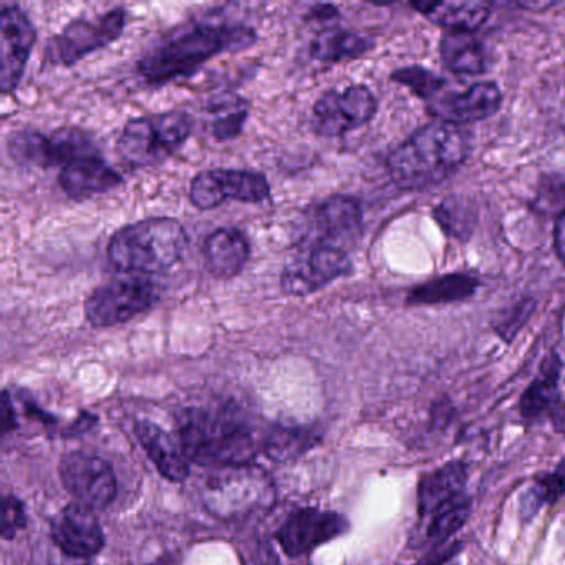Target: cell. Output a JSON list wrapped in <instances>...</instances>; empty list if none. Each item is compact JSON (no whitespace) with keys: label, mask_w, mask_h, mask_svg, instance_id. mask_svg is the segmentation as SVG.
<instances>
[{"label":"cell","mask_w":565,"mask_h":565,"mask_svg":"<svg viewBox=\"0 0 565 565\" xmlns=\"http://www.w3.org/2000/svg\"><path fill=\"white\" fill-rule=\"evenodd\" d=\"M256 42L254 28L211 11L158 42L137 62V71L148 85L163 87L178 78L193 77L217 55L246 51Z\"/></svg>","instance_id":"6da1fadb"},{"label":"cell","mask_w":565,"mask_h":565,"mask_svg":"<svg viewBox=\"0 0 565 565\" xmlns=\"http://www.w3.org/2000/svg\"><path fill=\"white\" fill-rule=\"evenodd\" d=\"M178 428L188 459L203 468L253 465L263 451L264 433L257 431L236 406L186 408L178 419Z\"/></svg>","instance_id":"7a4b0ae2"},{"label":"cell","mask_w":565,"mask_h":565,"mask_svg":"<svg viewBox=\"0 0 565 565\" xmlns=\"http://www.w3.org/2000/svg\"><path fill=\"white\" fill-rule=\"evenodd\" d=\"M471 141L459 125L431 121L386 157V170L402 190L438 186L468 160Z\"/></svg>","instance_id":"3957f363"},{"label":"cell","mask_w":565,"mask_h":565,"mask_svg":"<svg viewBox=\"0 0 565 565\" xmlns=\"http://www.w3.org/2000/svg\"><path fill=\"white\" fill-rule=\"evenodd\" d=\"M188 244L190 237L180 221L153 216L118 230L108 241L107 257L120 273L160 276L183 260Z\"/></svg>","instance_id":"277c9868"},{"label":"cell","mask_w":565,"mask_h":565,"mask_svg":"<svg viewBox=\"0 0 565 565\" xmlns=\"http://www.w3.org/2000/svg\"><path fill=\"white\" fill-rule=\"evenodd\" d=\"M186 110H168L127 121L117 141L121 160L131 168H150L173 157L193 134Z\"/></svg>","instance_id":"5b68a950"},{"label":"cell","mask_w":565,"mask_h":565,"mask_svg":"<svg viewBox=\"0 0 565 565\" xmlns=\"http://www.w3.org/2000/svg\"><path fill=\"white\" fill-rule=\"evenodd\" d=\"M204 508L221 521H243L273 501V486L256 466L211 469L200 488Z\"/></svg>","instance_id":"8992f818"},{"label":"cell","mask_w":565,"mask_h":565,"mask_svg":"<svg viewBox=\"0 0 565 565\" xmlns=\"http://www.w3.org/2000/svg\"><path fill=\"white\" fill-rule=\"evenodd\" d=\"M363 233V210L359 200L335 194L310 204L294 227V247L329 246L349 250Z\"/></svg>","instance_id":"52a82bcc"},{"label":"cell","mask_w":565,"mask_h":565,"mask_svg":"<svg viewBox=\"0 0 565 565\" xmlns=\"http://www.w3.org/2000/svg\"><path fill=\"white\" fill-rule=\"evenodd\" d=\"M8 154L22 167L65 168L84 158L104 157L88 131L62 127L52 135L38 130L14 131L8 138Z\"/></svg>","instance_id":"ba28073f"},{"label":"cell","mask_w":565,"mask_h":565,"mask_svg":"<svg viewBox=\"0 0 565 565\" xmlns=\"http://www.w3.org/2000/svg\"><path fill=\"white\" fill-rule=\"evenodd\" d=\"M161 299V287L145 276L125 277L102 284L88 294L85 320L97 330L124 326L153 309Z\"/></svg>","instance_id":"9c48e42d"},{"label":"cell","mask_w":565,"mask_h":565,"mask_svg":"<svg viewBox=\"0 0 565 565\" xmlns=\"http://www.w3.org/2000/svg\"><path fill=\"white\" fill-rule=\"evenodd\" d=\"M127 22L125 8H114L97 19H74L57 35L49 39L44 64L49 67H75L88 55L115 44L124 35Z\"/></svg>","instance_id":"30bf717a"},{"label":"cell","mask_w":565,"mask_h":565,"mask_svg":"<svg viewBox=\"0 0 565 565\" xmlns=\"http://www.w3.org/2000/svg\"><path fill=\"white\" fill-rule=\"evenodd\" d=\"M353 273L349 250L329 246L299 247L280 273L286 296L307 297Z\"/></svg>","instance_id":"8fae6325"},{"label":"cell","mask_w":565,"mask_h":565,"mask_svg":"<svg viewBox=\"0 0 565 565\" xmlns=\"http://www.w3.org/2000/svg\"><path fill=\"white\" fill-rule=\"evenodd\" d=\"M269 181L259 171L204 170L194 174L190 183V203L198 211H213L226 201L263 204L270 200Z\"/></svg>","instance_id":"7c38bea8"},{"label":"cell","mask_w":565,"mask_h":565,"mask_svg":"<svg viewBox=\"0 0 565 565\" xmlns=\"http://www.w3.org/2000/svg\"><path fill=\"white\" fill-rule=\"evenodd\" d=\"M379 100L366 85L327 90L312 107V130L319 137L337 138L365 127L375 118Z\"/></svg>","instance_id":"4fadbf2b"},{"label":"cell","mask_w":565,"mask_h":565,"mask_svg":"<svg viewBox=\"0 0 565 565\" xmlns=\"http://www.w3.org/2000/svg\"><path fill=\"white\" fill-rule=\"evenodd\" d=\"M58 476L75 502L92 511L108 508L117 498V476L100 456L68 452L58 462Z\"/></svg>","instance_id":"5bb4252c"},{"label":"cell","mask_w":565,"mask_h":565,"mask_svg":"<svg viewBox=\"0 0 565 565\" xmlns=\"http://www.w3.org/2000/svg\"><path fill=\"white\" fill-rule=\"evenodd\" d=\"M38 42V29L28 12L18 4L0 11V90L14 94L24 78Z\"/></svg>","instance_id":"9a60e30c"},{"label":"cell","mask_w":565,"mask_h":565,"mask_svg":"<svg viewBox=\"0 0 565 565\" xmlns=\"http://www.w3.org/2000/svg\"><path fill=\"white\" fill-rule=\"evenodd\" d=\"M347 531L349 521L342 514L306 508L286 519L277 531V541L289 557H302Z\"/></svg>","instance_id":"2e32d148"},{"label":"cell","mask_w":565,"mask_h":565,"mask_svg":"<svg viewBox=\"0 0 565 565\" xmlns=\"http://www.w3.org/2000/svg\"><path fill=\"white\" fill-rule=\"evenodd\" d=\"M501 104V88L492 82H479L466 90L451 92L443 88L428 102V110L438 121L452 125L475 124L498 114Z\"/></svg>","instance_id":"e0dca14e"},{"label":"cell","mask_w":565,"mask_h":565,"mask_svg":"<svg viewBox=\"0 0 565 565\" xmlns=\"http://www.w3.org/2000/svg\"><path fill=\"white\" fill-rule=\"evenodd\" d=\"M52 541L64 554L92 558L104 548L105 534L92 509L72 502L65 505L51 524Z\"/></svg>","instance_id":"ac0fdd59"},{"label":"cell","mask_w":565,"mask_h":565,"mask_svg":"<svg viewBox=\"0 0 565 565\" xmlns=\"http://www.w3.org/2000/svg\"><path fill=\"white\" fill-rule=\"evenodd\" d=\"M250 254L249 237L239 227H217L203 243L204 266L214 279L230 280L239 276L246 269Z\"/></svg>","instance_id":"d6986e66"},{"label":"cell","mask_w":565,"mask_h":565,"mask_svg":"<svg viewBox=\"0 0 565 565\" xmlns=\"http://www.w3.org/2000/svg\"><path fill=\"white\" fill-rule=\"evenodd\" d=\"M57 183L71 200L85 201L117 190L125 180L104 157H92L62 168Z\"/></svg>","instance_id":"ffe728a7"},{"label":"cell","mask_w":565,"mask_h":565,"mask_svg":"<svg viewBox=\"0 0 565 565\" xmlns=\"http://www.w3.org/2000/svg\"><path fill=\"white\" fill-rule=\"evenodd\" d=\"M135 435L163 478L173 482L186 481L190 476V459L183 446L178 445L170 433L150 419H137Z\"/></svg>","instance_id":"44dd1931"},{"label":"cell","mask_w":565,"mask_h":565,"mask_svg":"<svg viewBox=\"0 0 565 565\" xmlns=\"http://www.w3.org/2000/svg\"><path fill=\"white\" fill-rule=\"evenodd\" d=\"M373 47L375 42L372 39L335 24L319 32L310 44L309 52L312 61L323 65H335L363 57Z\"/></svg>","instance_id":"7402d4cb"},{"label":"cell","mask_w":565,"mask_h":565,"mask_svg":"<svg viewBox=\"0 0 565 565\" xmlns=\"http://www.w3.org/2000/svg\"><path fill=\"white\" fill-rule=\"evenodd\" d=\"M413 9L425 15L433 24L441 25L448 32H472L478 31L489 15L492 6L489 2H418Z\"/></svg>","instance_id":"603a6c76"},{"label":"cell","mask_w":565,"mask_h":565,"mask_svg":"<svg viewBox=\"0 0 565 565\" xmlns=\"http://www.w3.org/2000/svg\"><path fill=\"white\" fill-rule=\"evenodd\" d=\"M468 471L462 462L452 461L423 476L418 484V509L422 518H431L443 504L465 492Z\"/></svg>","instance_id":"cb8c5ba5"},{"label":"cell","mask_w":565,"mask_h":565,"mask_svg":"<svg viewBox=\"0 0 565 565\" xmlns=\"http://www.w3.org/2000/svg\"><path fill=\"white\" fill-rule=\"evenodd\" d=\"M562 362L557 353H548L542 362L541 370L534 382L527 386L521 398L522 418L539 419L554 412L558 405V380H561Z\"/></svg>","instance_id":"d4e9b609"},{"label":"cell","mask_w":565,"mask_h":565,"mask_svg":"<svg viewBox=\"0 0 565 565\" xmlns=\"http://www.w3.org/2000/svg\"><path fill=\"white\" fill-rule=\"evenodd\" d=\"M443 64L456 75H481L486 71L484 45L468 32H448L439 44Z\"/></svg>","instance_id":"484cf974"},{"label":"cell","mask_w":565,"mask_h":565,"mask_svg":"<svg viewBox=\"0 0 565 565\" xmlns=\"http://www.w3.org/2000/svg\"><path fill=\"white\" fill-rule=\"evenodd\" d=\"M479 280L469 274H448L428 280L409 292L408 303L413 306H436L468 299L478 290Z\"/></svg>","instance_id":"4316f807"},{"label":"cell","mask_w":565,"mask_h":565,"mask_svg":"<svg viewBox=\"0 0 565 565\" xmlns=\"http://www.w3.org/2000/svg\"><path fill=\"white\" fill-rule=\"evenodd\" d=\"M469 514H471V501L465 492L443 504L429 518L428 531H426L429 544L439 545L448 541L455 532L465 525Z\"/></svg>","instance_id":"83f0119b"},{"label":"cell","mask_w":565,"mask_h":565,"mask_svg":"<svg viewBox=\"0 0 565 565\" xmlns=\"http://www.w3.org/2000/svg\"><path fill=\"white\" fill-rule=\"evenodd\" d=\"M565 494V458L548 475L541 476L529 491L524 492L519 504L522 521H529L539 509L555 502Z\"/></svg>","instance_id":"f1b7e54d"},{"label":"cell","mask_w":565,"mask_h":565,"mask_svg":"<svg viewBox=\"0 0 565 565\" xmlns=\"http://www.w3.org/2000/svg\"><path fill=\"white\" fill-rule=\"evenodd\" d=\"M312 443L310 431L277 426L264 433L263 451L270 456V459H287L297 452L306 451L307 445Z\"/></svg>","instance_id":"f546056e"},{"label":"cell","mask_w":565,"mask_h":565,"mask_svg":"<svg viewBox=\"0 0 565 565\" xmlns=\"http://www.w3.org/2000/svg\"><path fill=\"white\" fill-rule=\"evenodd\" d=\"M471 203L462 200H446L435 210V220L443 230L456 237H466L471 233Z\"/></svg>","instance_id":"4dcf8cb0"},{"label":"cell","mask_w":565,"mask_h":565,"mask_svg":"<svg viewBox=\"0 0 565 565\" xmlns=\"http://www.w3.org/2000/svg\"><path fill=\"white\" fill-rule=\"evenodd\" d=\"M392 81L412 88L426 104L446 87V82L443 78L436 77L435 74L422 67L403 68V71L395 72L392 75Z\"/></svg>","instance_id":"1f68e13d"},{"label":"cell","mask_w":565,"mask_h":565,"mask_svg":"<svg viewBox=\"0 0 565 565\" xmlns=\"http://www.w3.org/2000/svg\"><path fill=\"white\" fill-rule=\"evenodd\" d=\"M28 525V512L24 502L14 494H8L2 501V525L0 534L6 541H12Z\"/></svg>","instance_id":"d6a6232c"},{"label":"cell","mask_w":565,"mask_h":565,"mask_svg":"<svg viewBox=\"0 0 565 565\" xmlns=\"http://www.w3.org/2000/svg\"><path fill=\"white\" fill-rule=\"evenodd\" d=\"M249 110L239 108V110L230 111L224 117L217 118L213 124V137L217 141H231L243 134L244 125H246Z\"/></svg>","instance_id":"836d02e7"},{"label":"cell","mask_w":565,"mask_h":565,"mask_svg":"<svg viewBox=\"0 0 565 565\" xmlns=\"http://www.w3.org/2000/svg\"><path fill=\"white\" fill-rule=\"evenodd\" d=\"M306 21L313 22V24L323 25V28H330V25H335L337 22L340 21V12L335 6L317 4L310 9Z\"/></svg>","instance_id":"e575fe53"},{"label":"cell","mask_w":565,"mask_h":565,"mask_svg":"<svg viewBox=\"0 0 565 565\" xmlns=\"http://www.w3.org/2000/svg\"><path fill=\"white\" fill-rule=\"evenodd\" d=\"M19 428L18 416H15L14 399L11 393L6 388L2 392V433L8 436L9 433Z\"/></svg>","instance_id":"d590c367"},{"label":"cell","mask_w":565,"mask_h":565,"mask_svg":"<svg viewBox=\"0 0 565 565\" xmlns=\"http://www.w3.org/2000/svg\"><path fill=\"white\" fill-rule=\"evenodd\" d=\"M554 246L558 259L565 264V211L557 217V221H555Z\"/></svg>","instance_id":"8d00e7d4"},{"label":"cell","mask_w":565,"mask_h":565,"mask_svg":"<svg viewBox=\"0 0 565 565\" xmlns=\"http://www.w3.org/2000/svg\"><path fill=\"white\" fill-rule=\"evenodd\" d=\"M552 422H554L555 429L565 433V402L558 403L552 412Z\"/></svg>","instance_id":"74e56055"},{"label":"cell","mask_w":565,"mask_h":565,"mask_svg":"<svg viewBox=\"0 0 565 565\" xmlns=\"http://www.w3.org/2000/svg\"><path fill=\"white\" fill-rule=\"evenodd\" d=\"M153 565H170V564H161V562H154Z\"/></svg>","instance_id":"f35d334b"}]
</instances>
